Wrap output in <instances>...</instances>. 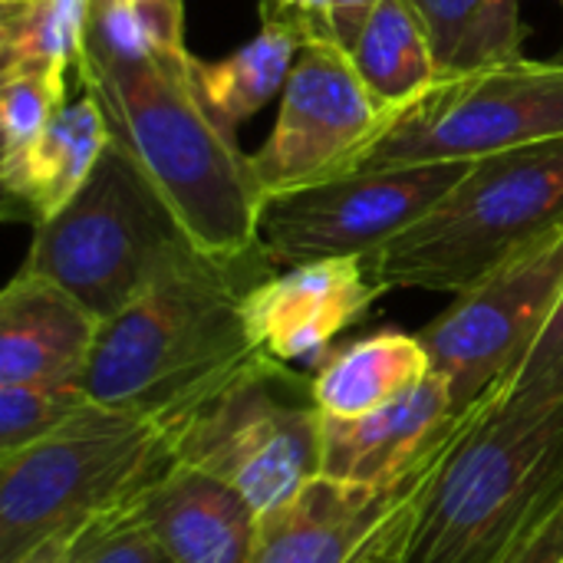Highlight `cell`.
<instances>
[{
	"instance_id": "f546056e",
	"label": "cell",
	"mask_w": 563,
	"mask_h": 563,
	"mask_svg": "<svg viewBox=\"0 0 563 563\" xmlns=\"http://www.w3.org/2000/svg\"><path fill=\"white\" fill-rule=\"evenodd\" d=\"M267 7H274L277 13L297 20L310 40H333V26H330V0H264ZM336 43V40H333Z\"/></svg>"
},
{
	"instance_id": "cb8c5ba5",
	"label": "cell",
	"mask_w": 563,
	"mask_h": 563,
	"mask_svg": "<svg viewBox=\"0 0 563 563\" xmlns=\"http://www.w3.org/2000/svg\"><path fill=\"white\" fill-rule=\"evenodd\" d=\"M66 102V79L43 73L0 76V175L20 168Z\"/></svg>"
},
{
	"instance_id": "ba28073f",
	"label": "cell",
	"mask_w": 563,
	"mask_h": 563,
	"mask_svg": "<svg viewBox=\"0 0 563 563\" xmlns=\"http://www.w3.org/2000/svg\"><path fill=\"white\" fill-rule=\"evenodd\" d=\"M563 135V49L548 59L515 56L442 73L396 112L360 168L482 158Z\"/></svg>"
},
{
	"instance_id": "e0dca14e",
	"label": "cell",
	"mask_w": 563,
	"mask_h": 563,
	"mask_svg": "<svg viewBox=\"0 0 563 563\" xmlns=\"http://www.w3.org/2000/svg\"><path fill=\"white\" fill-rule=\"evenodd\" d=\"M106 145L109 129L99 102L89 92L66 99L30 158L20 168L0 175L3 214L36 228L40 221L63 211L99 165Z\"/></svg>"
},
{
	"instance_id": "277c9868",
	"label": "cell",
	"mask_w": 563,
	"mask_h": 563,
	"mask_svg": "<svg viewBox=\"0 0 563 563\" xmlns=\"http://www.w3.org/2000/svg\"><path fill=\"white\" fill-rule=\"evenodd\" d=\"M563 218V135L475 158L409 231L366 257L386 290L462 294Z\"/></svg>"
},
{
	"instance_id": "1f68e13d",
	"label": "cell",
	"mask_w": 563,
	"mask_h": 563,
	"mask_svg": "<svg viewBox=\"0 0 563 563\" xmlns=\"http://www.w3.org/2000/svg\"><path fill=\"white\" fill-rule=\"evenodd\" d=\"M92 3H115V0H92Z\"/></svg>"
},
{
	"instance_id": "2e32d148",
	"label": "cell",
	"mask_w": 563,
	"mask_h": 563,
	"mask_svg": "<svg viewBox=\"0 0 563 563\" xmlns=\"http://www.w3.org/2000/svg\"><path fill=\"white\" fill-rule=\"evenodd\" d=\"M135 511L172 563H251L257 511L224 482L175 462Z\"/></svg>"
},
{
	"instance_id": "4316f807",
	"label": "cell",
	"mask_w": 563,
	"mask_h": 563,
	"mask_svg": "<svg viewBox=\"0 0 563 563\" xmlns=\"http://www.w3.org/2000/svg\"><path fill=\"white\" fill-rule=\"evenodd\" d=\"M485 3L488 0H412V7L429 26L442 73H455L462 66L475 23L485 13Z\"/></svg>"
},
{
	"instance_id": "d6a6232c",
	"label": "cell",
	"mask_w": 563,
	"mask_h": 563,
	"mask_svg": "<svg viewBox=\"0 0 563 563\" xmlns=\"http://www.w3.org/2000/svg\"><path fill=\"white\" fill-rule=\"evenodd\" d=\"M561 563H563V561H561Z\"/></svg>"
},
{
	"instance_id": "ac0fdd59",
	"label": "cell",
	"mask_w": 563,
	"mask_h": 563,
	"mask_svg": "<svg viewBox=\"0 0 563 563\" xmlns=\"http://www.w3.org/2000/svg\"><path fill=\"white\" fill-rule=\"evenodd\" d=\"M432 376V360L419 333L376 330L330 350L310 376V393L327 419L369 416Z\"/></svg>"
},
{
	"instance_id": "9a60e30c",
	"label": "cell",
	"mask_w": 563,
	"mask_h": 563,
	"mask_svg": "<svg viewBox=\"0 0 563 563\" xmlns=\"http://www.w3.org/2000/svg\"><path fill=\"white\" fill-rule=\"evenodd\" d=\"M102 320L46 277L16 271L0 294V386L79 383Z\"/></svg>"
},
{
	"instance_id": "5b68a950",
	"label": "cell",
	"mask_w": 563,
	"mask_h": 563,
	"mask_svg": "<svg viewBox=\"0 0 563 563\" xmlns=\"http://www.w3.org/2000/svg\"><path fill=\"white\" fill-rule=\"evenodd\" d=\"M175 465V432L92 402L73 426L0 455V563L132 508Z\"/></svg>"
},
{
	"instance_id": "8992f818",
	"label": "cell",
	"mask_w": 563,
	"mask_h": 563,
	"mask_svg": "<svg viewBox=\"0 0 563 563\" xmlns=\"http://www.w3.org/2000/svg\"><path fill=\"white\" fill-rule=\"evenodd\" d=\"M198 254L165 198L109 142L76 198L33 228L20 271L53 280L106 323Z\"/></svg>"
},
{
	"instance_id": "484cf974",
	"label": "cell",
	"mask_w": 563,
	"mask_h": 563,
	"mask_svg": "<svg viewBox=\"0 0 563 563\" xmlns=\"http://www.w3.org/2000/svg\"><path fill=\"white\" fill-rule=\"evenodd\" d=\"M495 393L505 399L563 393V294L548 327L534 340V346L525 353V360L515 366V373L495 386Z\"/></svg>"
},
{
	"instance_id": "3957f363",
	"label": "cell",
	"mask_w": 563,
	"mask_h": 563,
	"mask_svg": "<svg viewBox=\"0 0 563 563\" xmlns=\"http://www.w3.org/2000/svg\"><path fill=\"white\" fill-rule=\"evenodd\" d=\"M563 498V393L472 409L396 563H508Z\"/></svg>"
},
{
	"instance_id": "30bf717a",
	"label": "cell",
	"mask_w": 563,
	"mask_h": 563,
	"mask_svg": "<svg viewBox=\"0 0 563 563\" xmlns=\"http://www.w3.org/2000/svg\"><path fill=\"white\" fill-rule=\"evenodd\" d=\"M563 294V218L498 264L422 327L432 373L445 379L459 412L478 406L515 373L548 327Z\"/></svg>"
},
{
	"instance_id": "6da1fadb",
	"label": "cell",
	"mask_w": 563,
	"mask_h": 563,
	"mask_svg": "<svg viewBox=\"0 0 563 563\" xmlns=\"http://www.w3.org/2000/svg\"><path fill=\"white\" fill-rule=\"evenodd\" d=\"M274 274L264 247L247 257L198 254L109 317L82 389L92 402L175 429L267 353L244 320V297Z\"/></svg>"
},
{
	"instance_id": "52a82bcc",
	"label": "cell",
	"mask_w": 563,
	"mask_h": 563,
	"mask_svg": "<svg viewBox=\"0 0 563 563\" xmlns=\"http://www.w3.org/2000/svg\"><path fill=\"white\" fill-rule=\"evenodd\" d=\"M175 462L234 488L257 518L284 508L320 475L323 416L310 379L257 360L175 429Z\"/></svg>"
},
{
	"instance_id": "9c48e42d",
	"label": "cell",
	"mask_w": 563,
	"mask_h": 563,
	"mask_svg": "<svg viewBox=\"0 0 563 563\" xmlns=\"http://www.w3.org/2000/svg\"><path fill=\"white\" fill-rule=\"evenodd\" d=\"M475 165V158L356 168L340 178L267 195L261 247L274 267L327 257H373L419 224Z\"/></svg>"
},
{
	"instance_id": "603a6c76",
	"label": "cell",
	"mask_w": 563,
	"mask_h": 563,
	"mask_svg": "<svg viewBox=\"0 0 563 563\" xmlns=\"http://www.w3.org/2000/svg\"><path fill=\"white\" fill-rule=\"evenodd\" d=\"M92 406L79 383H13L0 386V455L73 426Z\"/></svg>"
},
{
	"instance_id": "83f0119b",
	"label": "cell",
	"mask_w": 563,
	"mask_h": 563,
	"mask_svg": "<svg viewBox=\"0 0 563 563\" xmlns=\"http://www.w3.org/2000/svg\"><path fill=\"white\" fill-rule=\"evenodd\" d=\"M563 561V498L554 511L528 534L508 563H561Z\"/></svg>"
},
{
	"instance_id": "d4e9b609",
	"label": "cell",
	"mask_w": 563,
	"mask_h": 563,
	"mask_svg": "<svg viewBox=\"0 0 563 563\" xmlns=\"http://www.w3.org/2000/svg\"><path fill=\"white\" fill-rule=\"evenodd\" d=\"M69 563H172L142 525L135 505L82 528Z\"/></svg>"
},
{
	"instance_id": "7c38bea8",
	"label": "cell",
	"mask_w": 563,
	"mask_h": 563,
	"mask_svg": "<svg viewBox=\"0 0 563 563\" xmlns=\"http://www.w3.org/2000/svg\"><path fill=\"white\" fill-rule=\"evenodd\" d=\"M445 452L389 485L317 475L297 498L261 518L251 563H396Z\"/></svg>"
},
{
	"instance_id": "5bb4252c",
	"label": "cell",
	"mask_w": 563,
	"mask_h": 563,
	"mask_svg": "<svg viewBox=\"0 0 563 563\" xmlns=\"http://www.w3.org/2000/svg\"><path fill=\"white\" fill-rule=\"evenodd\" d=\"M475 409V406H472ZM442 376L360 419H327L320 432V475L350 485H389L442 455L468 426Z\"/></svg>"
},
{
	"instance_id": "8fae6325",
	"label": "cell",
	"mask_w": 563,
	"mask_h": 563,
	"mask_svg": "<svg viewBox=\"0 0 563 563\" xmlns=\"http://www.w3.org/2000/svg\"><path fill=\"white\" fill-rule=\"evenodd\" d=\"M393 119L340 43L310 40L280 92L274 132L251 155L264 198L356 172Z\"/></svg>"
},
{
	"instance_id": "7402d4cb",
	"label": "cell",
	"mask_w": 563,
	"mask_h": 563,
	"mask_svg": "<svg viewBox=\"0 0 563 563\" xmlns=\"http://www.w3.org/2000/svg\"><path fill=\"white\" fill-rule=\"evenodd\" d=\"M82 56L132 63L152 56H188L185 0H115L92 3Z\"/></svg>"
},
{
	"instance_id": "7a4b0ae2",
	"label": "cell",
	"mask_w": 563,
	"mask_h": 563,
	"mask_svg": "<svg viewBox=\"0 0 563 563\" xmlns=\"http://www.w3.org/2000/svg\"><path fill=\"white\" fill-rule=\"evenodd\" d=\"M188 56L106 63L79 56L76 79L148 185L175 211L188 238L214 257L261 251L264 191L251 155L221 129L191 86Z\"/></svg>"
},
{
	"instance_id": "4dcf8cb0",
	"label": "cell",
	"mask_w": 563,
	"mask_h": 563,
	"mask_svg": "<svg viewBox=\"0 0 563 563\" xmlns=\"http://www.w3.org/2000/svg\"><path fill=\"white\" fill-rule=\"evenodd\" d=\"M82 528H86V525H82ZM82 528H69V531L49 534L46 541L33 544L26 554H20L13 563H69L73 561V551H76V541H79Z\"/></svg>"
},
{
	"instance_id": "44dd1931",
	"label": "cell",
	"mask_w": 563,
	"mask_h": 563,
	"mask_svg": "<svg viewBox=\"0 0 563 563\" xmlns=\"http://www.w3.org/2000/svg\"><path fill=\"white\" fill-rule=\"evenodd\" d=\"M89 10L92 0H0V76L76 73Z\"/></svg>"
},
{
	"instance_id": "4fadbf2b",
	"label": "cell",
	"mask_w": 563,
	"mask_h": 563,
	"mask_svg": "<svg viewBox=\"0 0 563 563\" xmlns=\"http://www.w3.org/2000/svg\"><path fill=\"white\" fill-rule=\"evenodd\" d=\"M389 294L366 257H327L264 277L244 297L254 343L277 363H320L333 340Z\"/></svg>"
},
{
	"instance_id": "f1b7e54d",
	"label": "cell",
	"mask_w": 563,
	"mask_h": 563,
	"mask_svg": "<svg viewBox=\"0 0 563 563\" xmlns=\"http://www.w3.org/2000/svg\"><path fill=\"white\" fill-rule=\"evenodd\" d=\"M383 0H330V26H333V40L350 53V46L356 43L360 30L366 26V20L373 16V10Z\"/></svg>"
},
{
	"instance_id": "ffe728a7",
	"label": "cell",
	"mask_w": 563,
	"mask_h": 563,
	"mask_svg": "<svg viewBox=\"0 0 563 563\" xmlns=\"http://www.w3.org/2000/svg\"><path fill=\"white\" fill-rule=\"evenodd\" d=\"M350 59L369 92L393 112L442 79L439 53L412 0H383L350 46Z\"/></svg>"
},
{
	"instance_id": "d6986e66",
	"label": "cell",
	"mask_w": 563,
	"mask_h": 563,
	"mask_svg": "<svg viewBox=\"0 0 563 563\" xmlns=\"http://www.w3.org/2000/svg\"><path fill=\"white\" fill-rule=\"evenodd\" d=\"M310 43L307 30L261 0V30L228 59H191V86L211 119L234 132L284 92L300 49Z\"/></svg>"
}]
</instances>
